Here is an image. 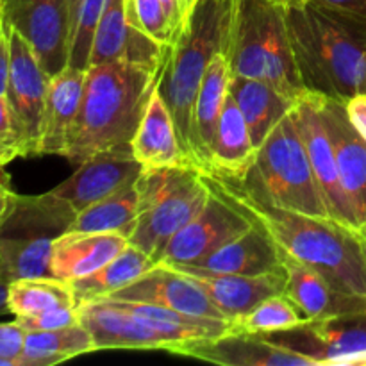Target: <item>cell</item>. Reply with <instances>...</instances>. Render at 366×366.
Segmentation results:
<instances>
[{"label": "cell", "mask_w": 366, "mask_h": 366, "mask_svg": "<svg viewBox=\"0 0 366 366\" xmlns=\"http://www.w3.org/2000/svg\"><path fill=\"white\" fill-rule=\"evenodd\" d=\"M211 179L272 236L282 252L317 268L340 292L366 297V238L361 229L331 217H313L261 202L234 179L220 175Z\"/></svg>", "instance_id": "6da1fadb"}, {"label": "cell", "mask_w": 366, "mask_h": 366, "mask_svg": "<svg viewBox=\"0 0 366 366\" xmlns=\"http://www.w3.org/2000/svg\"><path fill=\"white\" fill-rule=\"evenodd\" d=\"M282 6L304 88L343 104L366 93V21L300 0Z\"/></svg>", "instance_id": "7a4b0ae2"}, {"label": "cell", "mask_w": 366, "mask_h": 366, "mask_svg": "<svg viewBox=\"0 0 366 366\" xmlns=\"http://www.w3.org/2000/svg\"><path fill=\"white\" fill-rule=\"evenodd\" d=\"M161 71L125 61L92 64L63 157L82 163L104 150L131 145Z\"/></svg>", "instance_id": "3957f363"}, {"label": "cell", "mask_w": 366, "mask_h": 366, "mask_svg": "<svg viewBox=\"0 0 366 366\" xmlns=\"http://www.w3.org/2000/svg\"><path fill=\"white\" fill-rule=\"evenodd\" d=\"M222 54L231 75L264 79L299 99L304 92L279 0H231Z\"/></svg>", "instance_id": "277c9868"}, {"label": "cell", "mask_w": 366, "mask_h": 366, "mask_svg": "<svg viewBox=\"0 0 366 366\" xmlns=\"http://www.w3.org/2000/svg\"><path fill=\"white\" fill-rule=\"evenodd\" d=\"M231 0H197L168 50L157 92L167 102L186 156L193 163V109L211 59L222 52ZM195 164V163H193Z\"/></svg>", "instance_id": "5b68a950"}, {"label": "cell", "mask_w": 366, "mask_h": 366, "mask_svg": "<svg viewBox=\"0 0 366 366\" xmlns=\"http://www.w3.org/2000/svg\"><path fill=\"white\" fill-rule=\"evenodd\" d=\"M234 181L261 202L313 217H331L292 113L257 147L249 174Z\"/></svg>", "instance_id": "8992f818"}, {"label": "cell", "mask_w": 366, "mask_h": 366, "mask_svg": "<svg viewBox=\"0 0 366 366\" xmlns=\"http://www.w3.org/2000/svg\"><path fill=\"white\" fill-rule=\"evenodd\" d=\"M77 209L54 192L16 195L0 222V268L9 281L52 277V245L70 231Z\"/></svg>", "instance_id": "52a82bcc"}, {"label": "cell", "mask_w": 366, "mask_h": 366, "mask_svg": "<svg viewBox=\"0 0 366 366\" xmlns=\"http://www.w3.org/2000/svg\"><path fill=\"white\" fill-rule=\"evenodd\" d=\"M138 220L129 243L159 263L170 239L199 213L209 197L197 167L143 170L136 181Z\"/></svg>", "instance_id": "ba28073f"}, {"label": "cell", "mask_w": 366, "mask_h": 366, "mask_svg": "<svg viewBox=\"0 0 366 366\" xmlns=\"http://www.w3.org/2000/svg\"><path fill=\"white\" fill-rule=\"evenodd\" d=\"M261 336L310 357L315 366H366V310Z\"/></svg>", "instance_id": "9c48e42d"}, {"label": "cell", "mask_w": 366, "mask_h": 366, "mask_svg": "<svg viewBox=\"0 0 366 366\" xmlns=\"http://www.w3.org/2000/svg\"><path fill=\"white\" fill-rule=\"evenodd\" d=\"M204 177L209 186L206 204L170 239L159 263L195 264L197 261L204 259L254 225L252 218L222 192L211 175L204 174Z\"/></svg>", "instance_id": "30bf717a"}, {"label": "cell", "mask_w": 366, "mask_h": 366, "mask_svg": "<svg viewBox=\"0 0 366 366\" xmlns=\"http://www.w3.org/2000/svg\"><path fill=\"white\" fill-rule=\"evenodd\" d=\"M4 29L9 36L11 49L6 100L9 104L18 139H20L21 157L39 156L43 113H45L50 77L39 64L31 45L13 27L4 24Z\"/></svg>", "instance_id": "8fae6325"}, {"label": "cell", "mask_w": 366, "mask_h": 366, "mask_svg": "<svg viewBox=\"0 0 366 366\" xmlns=\"http://www.w3.org/2000/svg\"><path fill=\"white\" fill-rule=\"evenodd\" d=\"M2 14L4 24L31 45L49 77L68 66L71 43L68 0H2Z\"/></svg>", "instance_id": "7c38bea8"}, {"label": "cell", "mask_w": 366, "mask_h": 366, "mask_svg": "<svg viewBox=\"0 0 366 366\" xmlns=\"http://www.w3.org/2000/svg\"><path fill=\"white\" fill-rule=\"evenodd\" d=\"M292 114L300 132V138L304 142V147H306L311 168H313V174L317 177L318 188H320L322 197H324L329 214L336 220L357 229L349 200H347L342 184H340L335 150H332L331 138H329L324 120H322L315 93L304 92L297 99Z\"/></svg>", "instance_id": "4fadbf2b"}, {"label": "cell", "mask_w": 366, "mask_h": 366, "mask_svg": "<svg viewBox=\"0 0 366 366\" xmlns=\"http://www.w3.org/2000/svg\"><path fill=\"white\" fill-rule=\"evenodd\" d=\"M322 120L335 150L340 184L352 209L357 229L366 225V142L347 117L345 104L315 93Z\"/></svg>", "instance_id": "5bb4252c"}, {"label": "cell", "mask_w": 366, "mask_h": 366, "mask_svg": "<svg viewBox=\"0 0 366 366\" xmlns=\"http://www.w3.org/2000/svg\"><path fill=\"white\" fill-rule=\"evenodd\" d=\"M79 164L81 167L66 181L52 189L68 200L77 213L127 188L143 174V167L136 161L131 145L104 150Z\"/></svg>", "instance_id": "9a60e30c"}, {"label": "cell", "mask_w": 366, "mask_h": 366, "mask_svg": "<svg viewBox=\"0 0 366 366\" xmlns=\"http://www.w3.org/2000/svg\"><path fill=\"white\" fill-rule=\"evenodd\" d=\"M168 352L222 366H315L310 357L275 345L264 336L234 329L217 338L175 343Z\"/></svg>", "instance_id": "2e32d148"}, {"label": "cell", "mask_w": 366, "mask_h": 366, "mask_svg": "<svg viewBox=\"0 0 366 366\" xmlns=\"http://www.w3.org/2000/svg\"><path fill=\"white\" fill-rule=\"evenodd\" d=\"M104 299L152 302L193 317L229 320L224 311L207 297V293L200 288V285H197L192 275L167 263H156L131 285Z\"/></svg>", "instance_id": "e0dca14e"}, {"label": "cell", "mask_w": 366, "mask_h": 366, "mask_svg": "<svg viewBox=\"0 0 366 366\" xmlns=\"http://www.w3.org/2000/svg\"><path fill=\"white\" fill-rule=\"evenodd\" d=\"M168 50V46L154 41L145 32L129 24L125 0H106L93 36L89 66L107 61H125L149 70H163Z\"/></svg>", "instance_id": "ac0fdd59"}, {"label": "cell", "mask_w": 366, "mask_h": 366, "mask_svg": "<svg viewBox=\"0 0 366 366\" xmlns=\"http://www.w3.org/2000/svg\"><path fill=\"white\" fill-rule=\"evenodd\" d=\"M81 324L92 332L95 350H170L172 343L142 318L120 310L109 300L79 304Z\"/></svg>", "instance_id": "d6986e66"}, {"label": "cell", "mask_w": 366, "mask_h": 366, "mask_svg": "<svg viewBox=\"0 0 366 366\" xmlns=\"http://www.w3.org/2000/svg\"><path fill=\"white\" fill-rule=\"evenodd\" d=\"M281 263L286 272L282 293L299 307L306 320L366 310V297L340 292L311 264L302 263L282 250Z\"/></svg>", "instance_id": "ffe728a7"}, {"label": "cell", "mask_w": 366, "mask_h": 366, "mask_svg": "<svg viewBox=\"0 0 366 366\" xmlns=\"http://www.w3.org/2000/svg\"><path fill=\"white\" fill-rule=\"evenodd\" d=\"M172 267L192 275L197 285H200V288L224 311L229 320L249 313L261 300L282 293L286 285L285 268L263 275H236L200 270L192 264H172Z\"/></svg>", "instance_id": "44dd1931"}, {"label": "cell", "mask_w": 366, "mask_h": 366, "mask_svg": "<svg viewBox=\"0 0 366 366\" xmlns=\"http://www.w3.org/2000/svg\"><path fill=\"white\" fill-rule=\"evenodd\" d=\"M131 150L143 170L195 167L182 149L174 117L157 88L150 95L142 122L132 136Z\"/></svg>", "instance_id": "7402d4cb"}, {"label": "cell", "mask_w": 366, "mask_h": 366, "mask_svg": "<svg viewBox=\"0 0 366 366\" xmlns=\"http://www.w3.org/2000/svg\"><path fill=\"white\" fill-rule=\"evenodd\" d=\"M125 247L129 238L120 232L66 231L52 245V277L66 282L86 277L114 259Z\"/></svg>", "instance_id": "603a6c76"}, {"label": "cell", "mask_w": 366, "mask_h": 366, "mask_svg": "<svg viewBox=\"0 0 366 366\" xmlns=\"http://www.w3.org/2000/svg\"><path fill=\"white\" fill-rule=\"evenodd\" d=\"M86 71L88 70L68 64L64 70L50 77L39 156H64L68 136L81 109Z\"/></svg>", "instance_id": "cb8c5ba5"}, {"label": "cell", "mask_w": 366, "mask_h": 366, "mask_svg": "<svg viewBox=\"0 0 366 366\" xmlns=\"http://www.w3.org/2000/svg\"><path fill=\"white\" fill-rule=\"evenodd\" d=\"M192 267L217 274L263 275L282 270L281 249L272 236L254 222L249 231L225 243Z\"/></svg>", "instance_id": "d4e9b609"}, {"label": "cell", "mask_w": 366, "mask_h": 366, "mask_svg": "<svg viewBox=\"0 0 366 366\" xmlns=\"http://www.w3.org/2000/svg\"><path fill=\"white\" fill-rule=\"evenodd\" d=\"M229 82H231V68L224 54L218 52L204 74L193 109L192 156L193 163L200 172H209L211 150L217 136L222 106L229 93Z\"/></svg>", "instance_id": "484cf974"}, {"label": "cell", "mask_w": 366, "mask_h": 366, "mask_svg": "<svg viewBox=\"0 0 366 366\" xmlns=\"http://www.w3.org/2000/svg\"><path fill=\"white\" fill-rule=\"evenodd\" d=\"M229 93L245 117L256 149L270 134L272 129L286 114L292 113L297 102L295 97H290L288 93L281 92L277 86L264 79L239 77V75H231Z\"/></svg>", "instance_id": "4316f807"}, {"label": "cell", "mask_w": 366, "mask_h": 366, "mask_svg": "<svg viewBox=\"0 0 366 366\" xmlns=\"http://www.w3.org/2000/svg\"><path fill=\"white\" fill-rule=\"evenodd\" d=\"M256 152L257 149L252 142L245 117L231 93H227L220 118H218L217 136H214L213 150H211L209 172H204V174L243 179L252 168Z\"/></svg>", "instance_id": "83f0119b"}, {"label": "cell", "mask_w": 366, "mask_h": 366, "mask_svg": "<svg viewBox=\"0 0 366 366\" xmlns=\"http://www.w3.org/2000/svg\"><path fill=\"white\" fill-rule=\"evenodd\" d=\"M109 300L120 310L142 318L147 325L163 335L172 347L175 343L192 342V340H206L217 338L225 335L232 329V320H220V318L207 317H193V315L181 313L172 307L159 306L152 302H136V300H114V299H100ZM170 347V349H172Z\"/></svg>", "instance_id": "f1b7e54d"}, {"label": "cell", "mask_w": 366, "mask_h": 366, "mask_svg": "<svg viewBox=\"0 0 366 366\" xmlns=\"http://www.w3.org/2000/svg\"><path fill=\"white\" fill-rule=\"evenodd\" d=\"M156 261L149 254L129 243V247H125L114 259L104 264L102 268L86 277L70 281L71 292H74L77 304L104 299V297H109L111 293L131 285L139 275L150 270Z\"/></svg>", "instance_id": "f546056e"}, {"label": "cell", "mask_w": 366, "mask_h": 366, "mask_svg": "<svg viewBox=\"0 0 366 366\" xmlns=\"http://www.w3.org/2000/svg\"><path fill=\"white\" fill-rule=\"evenodd\" d=\"M89 352H97L95 342L81 322L52 331H29L20 366H50Z\"/></svg>", "instance_id": "4dcf8cb0"}, {"label": "cell", "mask_w": 366, "mask_h": 366, "mask_svg": "<svg viewBox=\"0 0 366 366\" xmlns=\"http://www.w3.org/2000/svg\"><path fill=\"white\" fill-rule=\"evenodd\" d=\"M138 220V188L136 182L127 188L79 211L70 231L120 232L131 238Z\"/></svg>", "instance_id": "1f68e13d"}, {"label": "cell", "mask_w": 366, "mask_h": 366, "mask_svg": "<svg viewBox=\"0 0 366 366\" xmlns=\"http://www.w3.org/2000/svg\"><path fill=\"white\" fill-rule=\"evenodd\" d=\"M63 306H77L70 282L56 277H24L9 282L7 310L16 318Z\"/></svg>", "instance_id": "d6a6232c"}, {"label": "cell", "mask_w": 366, "mask_h": 366, "mask_svg": "<svg viewBox=\"0 0 366 366\" xmlns=\"http://www.w3.org/2000/svg\"><path fill=\"white\" fill-rule=\"evenodd\" d=\"M306 322L307 320L300 313L299 307L285 293H277V295L261 300L249 313L236 317L232 320V329L252 332V335H268V332L293 329Z\"/></svg>", "instance_id": "836d02e7"}, {"label": "cell", "mask_w": 366, "mask_h": 366, "mask_svg": "<svg viewBox=\"0 0 366 366\" xmlns=\"http://www.w3.org/2000/svg\"><path fill=\"white\" fill-rule=\"evenodd\" d=\"M129 24L134 25L149 38L170 49L175 43L174 29L161 0H125Z\"/></svg>", "instance_id": "e575fe53"}, {"label": "cell", "mask_w": 366, "mask_h": 366, "mask_svg": "<svg viewBox=\"0 0 366 366\" xmlns=\"http://www.w3.org/2000/svg\"><path fill=\"white\" fill-rule=\"evenodd\" d=\"M104 7H106V0H82L74 25V32H71L70 59H68L70 66L88 70L93 36H95Z\"/></svg>", "instance_id": "d590c367"}, {"label": "cell", "mask_w": 366, "mask_h": 366, "mask_svg": "<svg viewBox=\"0 0 366 366\" xmlns=\"http://www.w3.org/2000/svg\"><path fill=\"white\" fill-rule=\"evenodd\" d=\"M18 324L25 331H52V329H63L68 325H75L81 322V313L77 306H63L56 310H49L45 313L34 315V317H18Z\"/></svg>", "instance_id": "8d00e7d4"}, {"label": "cell", "mask_w": 366, "mask_h": 366, "mask_svg": "<svg viewBox=\"0 0 366 366\" xmlns=\"http://www.w3.org/2000/svg\"><path fill=\"white\" fill-rule=\"evenodd\" d=\"M21 157L20 139L6 97H0V167Z\"/></svg>", "instance_id": "74e56055"}, {"label": "cell", "mask_w": 366, "mask_h": 366, "mask_svg": "<svg viewBox=\"0 0 366 366\" xmlns=\"http://www.w3.org/2000/svg\"><path fill=\"white\" fill-rule=\"evenodd\" d=\"M25 336L27 331L16 320L0 324V357L9 360L13 366H20V357L25 349Z\"/></svg>", "instance_id": "f35d334b"}, {"label": "cell", "mask_w": 366, "mask_h": 366, "mask_svg": "<svg viewBox=\"0 0 366 366\" xmlns=\"http://www.w3.org/2000/svg\"><path fill=\"white\" fill-rule=\"evenodd\" d=\"M281 4L290 2V0H279ZM300 2H310L325 9L338 11V13L349 14V16L360 18L366 21V0H300Z\"/></svg>", "instance_id": "ab89813d"}, {"label": "cell", "mask_w": 366, "mask_h": 366, "mask_svg": "<svg viewBox=\"0 0 366 366\" xmlns=\"http://www.w3.org/2000/svg\"><path fill=\"white\" fill-rule=\"evenodd\" d=\"M347 117L366 142V93H357L345 102Z\"/></svg>", "instance_id": "60d3db41"}, {"label": "cell", "mask_w": 366, "mask_h": 366, "mask_svg": "<svg viewBox=\"0 0 366 366\" xmlns=\"http://www.w3.org/2000/svg\"><path fill=\"white\" fill-rule=\"evenodd\" d=\"M9 68H11V49L9 36L7 31L0 34V97H6L7 82H9Z\"/></svg>", "instance_id": "b9f144b4"}, {"label": "cell", "mask_w": 366, "mask_h": 366, "mask_svg": "<svg viewBox=\"0 0 366 366\" xmlns=\"http://www.w3.org/2000/svg\"><path fill=\"white\" fill-rule=\"evenodd\" d=\"M163 2L164 11H167V16L170 20L172 29H174V34H175V41L177 38L181 36L182 29H184L186 24V16L182 13V7H181V0H161Z\"/></svg>", "instance_id": "7bdbcfd3"}, {"label": "cell", "mask_w": 366, "mask_h": 366, "mask_svg": "<svg viewBox=\"0 0 366 366\" xmlns=\"http://www.w3.org/2000/svg\"><path fill=\"white\" fill-rule=\"evenodd\" d=\"M13 197L14 193L11 192L7 182L0 181V222L4 220V217H6L7 211H9L11 202H13Z\"/></svg>", "instance_id": "ee69618b"}, {"label": "cell", "mask_w": 366, "mask_h": 366, "mask_svg": "<svg viewBox=\"0 0 366 366\" xmlns=\"http://www.w3.org/2000/svg\"><path fill=\"white\" fill-rule=\"evenodd\" d=\"M9 279L6 277V274L0 268V315L9 313L7 310V290H9Z\"/></svg>", "instance_id": "f6af8a7d"}, {"label": "cell", "mask_w": 366, "mask_h": 366, "mask_svg": "<svg viewBox=\"0 0 366 366\" xmlns=\"http://www.w3.org/2000/svg\"><path fill=\"white\" fill-rule=\"evenodd\" d=\"M82 0H68V6H70V16H71V32H74V25H75V20H77Z\"/></svg>", "instance_id": "bcb514c9"}, {"label": "cell", "mask_w": 366, "mask_h": 366, "mask_svg": "<svg viewBox=\"0 0 366 366\" xmlns=\"http://www.w3.org/2000/svg\"><path fill=\"white\" fill-rule=\"evenodd\" d=\"M197 4V0H181V7H182V13H184V16L188 18V14L192 13L193 6Z\"/></svg>", "instance_id": "7dc6e473"}, {"label": "cell", "mask_w": 366, "mask_h": 366, "mask_svg": "<svg viewBox=\"0 0 366 366\" xmlns=\"http://www.w3.org/2000/svg\"><path fill=\"white\" fill-rule=\"evenodd\" d=\"M4 32V14H2V4H0V34Z\"/></svg>", "instance_id": "c3c4849f"}, {"label": "cell", "mask_w": 366, "mask_h": 366, "mask_svg": "<svg viewBox=\"0 0 366 366\" xmlns=\"http://www.w3.org/2000/svg\"><path fill=\"white\" fill-rule=\"evenodd\" d=\"M361 231H363V234H365V238H366V225H365L363 229H361Z\"/></svg>", "instance_id": "681fc988"}, {"label": "cell", "mask_w": 366, "mask_h": 366, "mask_svg": "<svg viewBox=\"0 0 366 366\" xmlns=\"http://www.w3.org/2000/svg\"><path fill=\"white\" fill-rule=\"evenodd\" d=\"M0 4H2V0H0Z\"/></svg>", "instance_id": "f907efd6"}]
</instances>
